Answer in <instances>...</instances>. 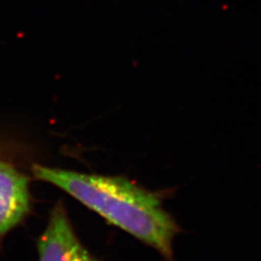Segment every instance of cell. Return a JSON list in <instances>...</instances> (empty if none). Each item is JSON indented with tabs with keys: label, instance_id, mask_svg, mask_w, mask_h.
I'll return each mask as SVG.
<instances>
[{
	"label": "cell",
	"instance_id": "cell-1",
	"mask_svg": "<svg viewBox=\"0 0 261 261\" xmlns=\"http://www.w3.org/2000/svg\"><path fill=\"white\" fill-rule=\"evenodd\" d=\"M34 177L58 186L95 211L110 224L133 235L173 260V240L178 224L162 207L159 196L122 176L85 174L72 170L32 167Z\"/></svg>",
	"mask_w": 261,
	"mask_h": 261
},
{
	"label": "cell",
	"instance_id": "cell-2",
	"mask_svg": "<svg viewBox=\"0 0 261 261\" xmlns=\"http://www.w3.org/2000/svg\"><path fill=\"white\" fill-rule=\"evenodd\" d=\"M37 249L39 261H98L79 240L62 201L50 211Z\"/></svg>",
	"mask_w": 261,
	"mask_h": 261
},
{
	"label": "cell",
	"instance_id": "cell-3",
	"mask_svg": "<svg viewBox=\"0 0 261 261\" xmlns=\"http://www.w3.org/2000/svg\"><path fill=\"white\" fill-rule=\"evenodd\" d=\"M31 208L29 177L0 161V238L21 223Z\"/></svg>",
	"mask_w": 261,
	"mask_h": 261
}]
</instances>
